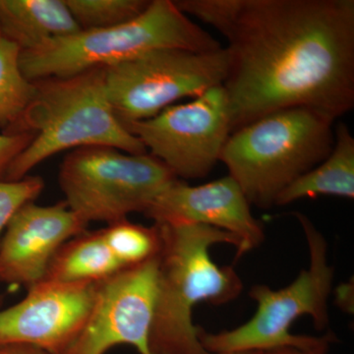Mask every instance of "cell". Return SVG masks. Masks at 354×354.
<instances>
[{
	"instance_id": "1",
	"label": "cell",
	"mask_w": 354,
	"mask_h": 354,
	"mask_svg": "<svg viewBox=\"0 0 354 354\" xmlns=\"http://www.w3.org/2000/svg\"><path fill=\"white\" fill-rule=\"evenodd\" d=\"M227 39L232 133L279 109L354 106L353 0H178Z\"/></svg>"
},
{
	"instance_id": "2",
	"label": "cell",
	"mask_w": 354,
	"mask_h": 354,
	"mask_svg": "<svg viewBox=\"0 0 354 354\" xmlns=\"http://www.w3.org/2000/svg\"><path fill=\"white\" fill-rule=\"evenodd\" d=\"M157 225V223H155ZM160 230L158 293L150 335L151 354H204L193 324L201 301L221 305L241 295L243 285L232 266H218L209 248L225 243L244 255L235 235L209 225H157Z\"/></svg>"
},
{
	"instance_id": "3",
	"label": "cell",
	"mask_w": 354,
	"mask_h": 354,
	"mask_svg": "<svg viewBox=\"0 0 354 354\" xmlns=\"http://www.w3.org/2000/svg\"><path fill=\"white\" fill-rule=\"evenodd\" d=\"M36 95L20 120L3 134L34 133L31 144L11 162L3 180L24 178L46 158L70 149L106 146L129 153H148L114 114L104 69L35 81Z\"/></svg>"
},
{
	"instance_id": "4",
	"label": "cell",
	"mask_w": 354,
	"mask_h": 354,
	"mask_svg": "<svg viewBox=\"0 0 354 354\" xmlns=\"http://www.w3.org/2000/svg\"><path fill=\"white\" fill-rule=\"evenodd\" d=\"M334 121L307 108L279 109L235 130L221 155L249 204L268 209L334 146Z\"/></svg>"
},
{
	"instance_id": "5",
	"label": "cell",
	"mask_w": 354,
	"mask_h": 354,
	"mask_svg": "<svg viewBox=\"0 0 354 354\" xmlns=\"http://www.w3.org/2000/svg\"><path fill=\"white\" fill-rule=\"evenodd\" d=\"M218 41L172 0H152L134 19L106 29L80 31L22 50L20 66L30 81L104 68L158 48L218 50Z\"/></svg>"
},
{
	"instance_id": "6",
	"label": "cell",
	"mask_w": 354,
	"mask_h": 354,
	"mask_svg": "<svg viewBox=\"0 0 354 354\" xmlns=\"http://www.w3.org/2000/svg\"><path fill=\"white\" fill-rule=\"evenodd\" d=\"M295 216L308 244V269L301 271L291 285L279 290L265 285L252 286L249 295L257 302V311L241 327L218 334L198 327V339L207 351H267L286 346L315 349L335 341L333 334L309 337L290 332L292 323L302 315L311 317L318 330L327 327L328 299L334 279V269L328 261L325 237L304 214L295 213Z\"/></svg>"
},
{
	"instance_id": "7",
	"label": "cell",
	"mask_w": 354,
	"mask_h": 354,
	"mask_svg": "<svg viewBox=\"0 0 354 354\" xmlns=\"http://www.w3.org/2000/svg\"><path fill=\"white\" fill-rule=\"evenodd\" d=\"M176 177L151 153L106 146L75 149L64 158L58 183L68 208L88 225H111L143 213Z\"/></svg>"
},
{
	"instance_id": "8",
	"label": "cell",
	"mask_w": 354,
	"mask_h": 354,
	"mask_svg": "<svg viewBox=\"0 0 354 354\" xmlns=\"http://www.w3.org/2000/svg\"><path fill=\"white\" fill-rule=\"evenodd\" d=\"M109 104L127 125L152 118L183 97L223 85L227 75L225 48L207 51L158 48L104 67Z\"/></svg>"
},
{
	"instance_id": "9",
	"label": "cell",
	"mask_w": 354,
	"mask_h": 354,
	"mask_svg": "<svg viewBox=\"0 0 354 354\" xmlns=\"http://www.w3.org/2000/svg\"><path fill=\"white\" fill-rule=\"evenodd\" d=\"M124 127L177 179L203 178L221 162L232 134L227 92L223 85L216 86L191 102Z\"/></svg>"
},
{
	"instance_id": "10",
	"label": "cell",
	"mask_w": 354,
	"mask_h": 354,
	"mask_svg": "<svg viewBox=\"0 0 354 354\" xmlns=\"http://www.w3.org/2000/svg\"><path fill=\"white\" fill-rule=\"evenodd\" d=\"M158 272V256L95 283L85 326L64 354H106L123 344L151 354Z\"/></svg>"
},
{
	"instance_id": "11",
	"label": "cell",
	"mask_w": 354,
	"mask_h": 354,
	"mask_svg": "<svg viewBox=\"0 0 354 354\" xmlns=\"http://www.w3.org/2000/svg\"><path fill=\"white\" fill-rule=\"evenodd\" d=\"M95 283L41 279L24 299L0 310V346L28 344L48 354H64L92 309Z\"/></svg>"
},
{
	"instance_id": "12",
	"label": "cell",
	"mask_w": 354,
	"mask_h": 354,
	"mask_svg": "<svg viewBox=\"0 0 354 354\" xmlns=\"http://www.w3.org/2000/svg\"><path fill=\"white\" fill-rule=\"evenodd\" d=\"M232 176L203 185L172 181L151 203L144 215L157 225H204L225 230L243 243L244 254L264 241L262 225Z\"/></svg>"
},
{
	"instance_id": "13",
	"label": "cell",
	"mask_w": 354,
	"mask_h": 354,
	"mask_svg": "<svg viewBox=\"0 0 354 354\" xmlns=\"http://www.w3.org/2000/svg\"><path fill=\"white\" fill-rule=\"evenodd\" d=\"M87 227L64 201L53 206L28 203L0 239V283L28 288L39 283L58 249Z\"/></svg>"
},
{
	"instance_id": "14",
	"label": "cell",
	"mask_w": 354,
	"mask_h": 354,
	"mask_svg": "<svg viewBox=\"0 0 354 354\" xmlns=\"http://www.w3.org/2000/svg\"><path fill=\"white\" fill-rule=\"evenodd\" d=\"M0 30L21 51L81 31L64 0H0Z\"/></svg>"
},
{
	"instance_id": "15",
	"label": "cell",
	"mask_w": 354,
	"mask_h": 354,
	"mask_svg": "<svg viewBox=\"0 0 354 354\" xmlns=\"http://www.w3.org/2000/svg\"><path fill=\"white\" fill-rule=\"evenodd\" d=\"M332 151L322 162L286 186L276 206H286L306 197L330 195L354 198V138L348 125L339 122L334 132Z\"/></svg>"
},
{
	"instance_id": "16",
	"label": "cell",
	"mask_w": 354,
	"mask_h": 354,
	"mask_svg": "<svg viewBox=\"0 0 354 354\" xmlns=\"http://www.w3.org/2000/svg\"><path fill=\"white\" fill-rule=\"evenodd\" d=\"M123 269L127 268H123L111 252L102 230H86L58 249L43 279L62 283H97Z\"/></svg>"
},
{
	"instance_id": "17",
	"label": "cell",
	"mask_w": 354,
	"mask_h": 354,
	"mask_svg": "<svg viewBox=\"0 0 354 354\" xmlns=\"http://www.w3.org/2000/svg\"><path fill=\"white\" fill-rule=\"evenodd\" d=\"M21 48L0 37V128L3 133L20 120L36 95L37 85L23 73Z\"/></svg>"
},
{
	"instance_id": "18",
	"label": "cell",
	"mask_w": 354,
	"mask_h": 354,
	"mask_svg": "<svg viewBox=\"0 0 354 354\" xmlns=\"http://www.w3.org/2000/svg\"><path fill=\"white\" fill-rule=\"evenodd\" d=\"M102 230L104 241L123 268L143 264L160 254L162 241L155 223L145 227L125 218Z\"/></svg>"
},
{
	"instance_id": "19",
	"label": "cell",
	"mask_w": 354,
	"mask_h": 354,
	"mask_svg": "<svg viewBox=\"0 0 354 354\" xmlns=\"http://www.w3.org/2000/svg\"><path fill=\"white\" fill-rule=\"evenodd\" d=\"M81 31L106 29L134 19L148 0H64Z\"/></svg>"
},
{
	"instance_id": "20",
	"label": "cell",
	"mask_w": 354,
	"mask_h": 354,
	"mask_svg": "<svg viewBox=\"0 0 354 354\" xmlns=\"http://www.w3.org/2000/svg\"><path fill=\"white\" fill-rule=\"evenodd\" d=\"M44 181L41 176H29L15 181L0 180V236L11 218L23 206L41 194Z\"/></svg>"
},
{
	"instance_id": "21",
	"label": "cell",
	"mask_w": 354,
	"mask_h": 354,
	"mask_svg": "<svg viewBox=\"0 0 354 354\" xmlns=\"http://www.w3.org/2000/svg\"><path fill=\"white\" fill-rule=\"evenodd\" d=\"M34 138V133L0 135V180H3L9 165L31 144Z\"/></svg>"
},
{
	"instance_id": "22",
	"label": "cell",
	"mask_w": 354,
	"mask_h": 354,
	"mask_svg": "<svg viewBox=\"0 0 354 354\" xmlns=\"http://www.w3.org/2000/svg\"><path fill=\"white\" fill-rule=\"evenodd\" d=\"M337 304L348 313L353 312V281L342 283L335 291Z\"/></svg>"
},
{
	"instance_id": "23",
	"label": "cell",
	"mask_w": 354,
	"mask_h": 354,
	"mask_svg": "<svg viewBox=\"0 0 354 354\" xmlns=\"http://www.w3.org/2000/svg\"><path fill=\"white\" fill-rule=\"evenodd\" d=\"M330 344L321 346L315 349H301L292 348V346H286V348H279L271 349V351H263V354H327L329 351Z\"/></svg>"
},
{
	"instance_id": "24",
	"label": "cell",
	"mask_w": 354,
	"mask_h": 354,
	"mask_svg": "<svg viewBox=\"0 0 354 354\" xmlns=\"http://www.w3.org/2000/svg\"><path fill=\"white\" fill-rule=\"evenodd\" d=\"M0 354H48L28 344H4L0 346Z\"/></svg>"
},
{
	"instance_id": "25",
	"label": "cell",
	"mask_w": 354,
	"mask_h": 354,
	"mask_svg": "<svg viewBox=\"0 0 354 354\" xmlns=\"http://www.w3.org/2000/svg\"><path fill=\"white\" fill-rule=\"evenodd\" d=\"M204 354H263V351H225V353H209L206 351Z\"/></svg>"
},
{
	"instance_id": "26",
	"label": "cell",
	"mask_w": 354,
	"mask_h": 354,
	"mask_svg": "<svg viewBox=\"0 0 354 354\" xmlns=\"http://www.w3.org/2000/svg\"><path fill=\"white\" fill-rule=\"evenodd\" d=\"M4 299H6V295H3V293H0V307H1L2 304H3Z\"/></svg>"
},
{
	"instance_id": "27",
	"label": "cell",
	"mask_w": 354,
	"mask_h": 354,
	"mask_svg": "<svg viewBox=\"0 0 354 354\" xmlns=\"http://www.w3.org/2000/svg\"><path fill=\"white\" fill-rule=\"evenodd\" d=\"M0 37H1V30H0Z\"/></svg>"
}]
</instances>
